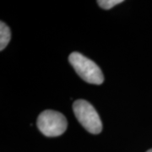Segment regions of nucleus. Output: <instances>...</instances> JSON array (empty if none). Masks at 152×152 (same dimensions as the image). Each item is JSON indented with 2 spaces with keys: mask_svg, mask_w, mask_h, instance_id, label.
<instances>
[{
  "mask_svg": "<svg viewBox=\"0 0 152 152\" xmlns=\"http://www.w3.org/2000/svg\"><path fill=\"white\" fill-rule=\"evenodd\" d=\"M146 152H152V149H151V150H149V151H147Z\"/></svg>",
  "mask_w": 152,
  "mask_h": 152,
  "instance_id": "nucleus-6",
  "label": "nucleus"
},
{
  "mask_svg": "<svg viewBox=\"0 0 152 152\" xmlns=\"http://www.w3.org/2000/svg\"><path fill=\"white\" fill-rule=\"evenodd\" d=\"M11 31L4 22H0V51H3L10 42Z\"/></svg>",
  "mask_w": 152,
  "mask_h": 152,
  "instance_id": "nucleus-4",
  "label": "nucleus"
},
{
  "mask_svg": "<svg viewBox=\"0 0 152 152\" xmlns=\"http://www.w3.org/2000/svg\"><path fill=\"white\" fill-rule=\"evenodd\" d=\"M69 61L77 75L89 84L101 85L104 81V75L100 67L92 60L84 55L74 52L69 57Z\"/></svg>",
  "mask_w": 152,
  "mask_h": 152,
  "instance_id": "nucleus-1",
  "label": "nucleus"
},
{
  "mask_svg": "<svg viewBox=\"0 0 152 152\" xmlns=\"http://www.w3.org/2000/svg\"><path fill=\"white\" fill-rule=\"evenodd\" d=\"M123 0H99L97 1L98 5L104 10H110L114 6L123 3Z\"/></svg>",
  "mask_w": 152,
  "mask_h": 152,
  "instance_id": "nucleus-5",
  "label": "nucleus"
},
{
  "mask_svg": "<svg viewBox=\"0 0 152 152\" xmlns=\"http://www.w3.org/2000/svg\"><path fill=\"white\" fill-rule=\"evenodd\" d=\"M37 128L47 137L62 135L67 129L68 122L63 114L53 111L45 110L38 116Z\"/></svg>",
  "mask_w": 152,
  "mask_h": 152,
  "instance_id": "nucleus-3",
  "label": "nucleus"
},
{
  "mask_svg": "<svg viewBox=\"0 0 152 152\" xmlns=\"http://www.w3.org/2000/svg\"><path fill=\"white\" fill-rule=\"evenodd\" d=\"M77 120L89 133L98 134L102 130V123L96 110L86 100H77L73 104Z\"/></svg>",
  "mask_w": 152,
  "mask_h": 152,
  "instance_id": "nucleus-2",
  "label": "nucleus"
}]
</instances>
